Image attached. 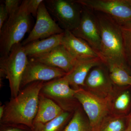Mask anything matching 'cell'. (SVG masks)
Here are the masks:
<instances>
[{"instance_id": "cell-22", "label": "cell", "mask_w": 131, "mask_h": 131, "mask_svg": "<svg viewBox=\"0 0 131 131\" xmlns=\"http://www.w3.org/2000/svg\"><path fill=\"white\" fill-rule=\"evenodd\" d=\"M79 107L74 111L73 116L63 131H93L89 121L86 118Z\"/></svg>"}, {"instance_id": "cell-16", "label": "cell", "mask_w": 131, "mask_h": 131, "mask_svg": "<svg viewBox=\"0 0 131 131\" xmlns=\"http://www.w3.org/2000/svg\"><path fill=\"white\" fill-rule=\"evenodd\" d=\"M64 112L56 103L40 93L37 113L34 121L33 125L49 122L56 118Z\"/></svg>"}, {"instance_id": "cell-11", "label": "cell", "mask_w": 131, "mask_h": 131, "mask_svg": "<svg viewBox=\"0 0 131 131\" xmlns=\"http://www.w3.org/2000/svg\"><path fill=\"white\" fill-rule=\"evenodd\" d=\"M66 74L61 69L29 59V62L21 80L20 90L33 82H48L64 77Z\"/></svg>"}, {"instance_id": "cell-4", "label": "cell", "mask_w": 131, "mask_h": 131, "mask_svg": "<svg viewBox=\"0 0 131 131\" xmlns=\"http://www.w3.org/2000/svg\"><path fill=\"white\" fill-rule=\"evenodd\" d=\"M28 62L21 43L15 45L8 55L1 57V78L8 80L11 98L17 96L20 91L21 80Z\"/></svg>"}, {"instance_id": "cell-26", "label": "cell", "mask_w": 131, "mask_h": 131, "mask_svg": "<svg viewBox=\"0 0 131 131\" xmlns=\"http://www.w3.org/2000/svg\"><path fill=\"white\" fill-rule=\"evenodd\" d=\"M43 2L42 0H28L27 9L29 14L34 17L37 16L39 6Z\"/></svg>"}, {"instance_id": "cell-31", "label": "cell", "mask_w": 131, "mask_h": 131, "mask_svg": "<svg viewBox=\"0 0 131 131\" xmlns=\"http://www.w3.org/2000/svg\"><path fill=\"white\" fill-rule=\"evenodd\" d=\"M124 131H130L129 130V129H127H127H126V130H125Z\"/></svg>"}, {"instance_id": "cell-25", "label": "cell", "mask_w": 131, "mask_h": 131, "mask_svg": "<svg viewBox=\"0 0 131 131\" xmlns=\"http://www.w3.org/2000/svg\"><path fill=\"white\" fill-rule=\"evenodd\" d=\"M19 0H5L4 4L9 16L17 10L22 2Z\"/></svg>"}, {"instance_id": "cell-21", "label": "cell", "mask_w": 131, "mask_h": 131, "mask_svg": "<svg viewBox=\"0 0 131 131\" xmlns=\"http://www.w3.org/2000/svg\"><path fill=\"white\" fill-rule=\"evenodd\" d=\"M127 116L110 114L103 120L98 131H124L127 127Z\"/></svg>"}, {"instance_id": "cell-15", "label": "cell", "mask_w": 131, "mask_h": 131, "mask_svg": "<svg viewBox=\"0 0 131 131\" xmlns=\"http://www.w3.org/2000/svg\"><path fill=\"white\" fill-rule=\"evenodd\" d=\"M62 44L77 60L101 58L86 41L75 36L71 31H64Z\"/></svg>"}, {"instance_id": "cell-18", "label": "cell", "mask_w": 131, "mask_h": 131, "mask_svg": "<svg viewBox=\"0 0 131 131\" xmlns=\"http://www.w3.org/2000/svg\"><path fill=\"white\" fill-rule=\"evenodd\" d=\"M114 89L110 97L111 113L126 115L131 103L130 92L126 90Z\"/></svg>"}, {"instance_id": "cell-12", "label": "cell", "mask_w": 131, "mask_h": 131, "mask_svg": "<svg viewBox=\"0 0 131 131\" xmlns=\"http://www.w3.org/2000/svg\"><path fill=\"white\" fill-rule=\"evenodd\" d=\"M102 64L90 71L85 80L83 89L100 97L107 98L112 94L114 88L109 73L102 66Z\"/></svg>"}, {"instance_id": "cell-13", "label": "cell", "mask_w": 131, "mask_h": 131, "mask_svg": "<svg viewBox=\"0 0 131 131\" xmlns=\"http://www.w3.org/2000/svg\"><path fill=\"white\" fill-rule=\"evenodd\" d=\"M28 58L51 67L61 69L66 73L72 70L78 61L62 44L45 54Z\"/></svg>"}, {"instance_id": "cell-30", "label": "cell", "mask_w": 131, "mask_h": 131, "mask_svg": "<svg viewBox=\"0 0 131 131\" xmlns=\"http://www.w3.org/2000/svg\"><path fill=\"white\" fill-rule=\"evenodd\" d=\"M127 2L129 3V4L131 6V0H127Z\"/></svg>"}, {"instance_id": "cell-29", "label": "cell", "mask_w": 131, "mask_h": 131, "mask_svg": "<svg viewBox=\"0 0 131 131\" xmlns=\"http://www.w3.org/2000/svg\"><path fill=\"white\" fill-rule=\"evenodd\" d=\"M127 129L131 131V113L129 116H127Z\"/></svg>"}, {"instance_id": "cell-27", "label": "cell", "mask_w": 131, "mask_h": 131, "mask_svg": "<svg viewBox=\"0 0 131 131\" xmlns=\"http://www.w3.org/2000/svg\"><path fill=\"white\" fill-rule=\"evenodd\" d=\"M8 17L9 15L5 5L4 4H1L0 6V30L2 28Z\"/></svg>"}, {"instance_id": "cell-1", "label": "cell", "mask_w": 131, "mask_h": 131, "mask_svg": "<svg viewBox=\"0 0 131 131\" xmlns=\"http://www.w3.org/2000/svg\"><path fill=\"white\" fill-rule=\"evenodd\" d=\"M45 82L31 83L20 90L18 94L5 104L0 123L22 124L33 128L38 107L40 90Z\"/></svg>"}, {"instance_id": "cell-10", "label": "cell", "mask_w": 131, "mask_h": 131, "mask_svg": "<svg viewBox=\"0 0 131 131\" xmlns=\"http://www.w3.org/2000/svg\"><path fill=\"white\" fill-rule=\"evenodd\" d=\"M36 17L37 20L35 26L28 37L21 43L22 45L64 32V30L51 18L44 1L40 5Z\"/></svg>"}, {"instance_id": "cell-9", "label": "cell", "mask_w": 131, "mask_h": 131, "mask_svg": "<svg viewBox=\"0 0 131 131\" xmlns=\"http://www.w3.org/2000/svg\"><path fill=\"white\" fill-rule=\"evenodd\" d=\"M80 24L71 31L75 36L83 39L99 54L100 50V31L97 17L92 10L82 6Z\"/></svg>"}, {"instance_id": "cell-6", "label": "cell", "mask_w": 131, "mask_h": 131, "mask_svg": "<svg viewBox=\"0 0 131 131\" xmlns=\"http://www.w3.org/2000/svg\"><path fill=\"white\" fill-rule=\"evenodd\" d=\"M73 89L64 77L45 82L40 94L51 99L64 111L72 112L79 107Z\"/></svg>"}, {"instance_id": "cell-3", "label": "cell", "mask_w": 131, "mask_h": 131, "mask_svg": "<svg viewBox=\"0 0 131 131\" xmlns=\"http://www.w3.org/2000/svg\"><path fill=\"white\" fill-rule=\"evenodd\" d=\"M28 0L22 1L18 9L9 15L0 30L1 57L9 54L15 45L20 43L30 28V15L27 9Z\"/></svg>"}, {"instance_id": "cell-7", "label": "cell", "mask_w": 131, "mask_h": 131, "mask_svg": "<svg viewBox=\"0 0 131 131\" xmlns=\"http://www.w3.org/2000/svg\"><path fill=\"white\" fill-rule=\"evenodd\" d=\"M45 2L47 9L64 31H71L79 25L82 8H80L81 5L75 1L49 0Z\"/></svg>"}, {"instance_id": "cell-19", "label": "cell", "mask_w": 131, "mask_h": 131, "mask_svg": "<svg viewBox=\"0 0 131 131\" xmlns=\"http://www.w3.org/2000/svg\"><path fill=\"white\" fill-rule=\"evenodd\" d=\"M105 64L113 84L118 87L131 86V74L127 66L115 63Z\"/></svg>"}, {"instance_id": "cell-20", "label": "cell", "mask_w": 131, "mask_h": 131, "mask_svg": "<svg viewBox=\"0 0 131 131\" xmlns=\"http://www.w3.org/2000/svg\"><path fill=\"white\" fill-rule=\"evenodd\" d=\"M74 112L64 111L58 117L49 122L35 124L33 131H63Z\"/></svg>"}, {"instance_id": "cell-8", "label": "cell", "mask_w": 131, "mask_h": 131, "mask_svg": "<svg viewBox=\"0 0 131 131\" xmlns=\"http://www.w3.org/2000/svg\"><path fill=\"white\" fill-rule=\"evenodd\" d=\"M82 6L108 15L119 25L131 20V6L127 0H77Z\"/></svg>"}, {"instance_id": "cell-14", "label": "cell", "mask_w": 131, "mask_h": 131, "mask_svg": "<svg viewBox=\"0 0 131 131\" xmlns=\"http://www.w3.org/2000/svg\"><path fill=\"white\" fill-rule=\"evenodd\" d=\"M103 63L100 57L78 60L72 70L64 77L73 89L83 88L85 80L90 71Z\"/></svg>"}, {"instance_id": "cell-5", "label": "cell", "mask_w": 131, "mask_h": 131, "mask_svg": "<svg viewBox=\"0 0 131 131\" xmlns=\"http://www.w3.org/2000/svg\"><path fill=\"white\" fill-rule=\"evenodd\" d=\"M111 95L102 98L83 88L76 90L75 98L87 115L93 131H98L104 119L111 114Z\"/></svg>"}, {"instance_id": "cell-28", "label": "cell", "mask_w": 131, "mask_h": 131, "mask_svg": "<svg viewBox=\"0 0 131 131\" xmlns=\"http://www.w3.org/2000/svg\"><path fill=\"white\" fill-rule=\"evenodd\" d=\"M5 104L2 105L0 106V120L3 117L5 112Z\"/></svg>"}, {"instance_id": "cell-23", "label": "cell", "mask_w": 131, "mask_h": 131, "mask_svg": "<svg viewBox=\"0 0 131 131\" xmlns=\"http://www.w3.org/2000/svg\"><path fill=\"white\" fill-rule=\"evenodd\" d=\"M119 25L122 31L126 60L127 63L131 66V20Z\"/></svg>"}, {"instance_id": "cell-24", "label": "cell", "mask_w": 131, "mask_h": 131, "mask_svg": "<svg viewBox=\"0 0 131 131\" xmlns=\"http://www.w3.org/2000/svg\"><path fill=\"white\" fill-rule=\"evenodd\" d=\"M0 131H33V130L22 124L0 123Z\"/></svg>"}, {"instance_id": "cell-2", "label": "cell", "mask_w": 131, "mask_h": 131, "mask_svg": "<svg viewBox=\"0 0 131 131\" xmlns=\"http://www.w3.org/2000/svg\"><path fill=\"white\" fill-rule=\"evenodd\" d=\"M95 12L101 34L99 55L103 63H115L127 66L119 24L106 15Z\"/></svg>"}, {"instance_id": "cell-17", "label": "cell", "mask_w": 131, "mask_h": 131, "mask_svg": "<svg viewBox=\"0 0 131 131\" xmlns=\"http://www.w3.org/2000/svg\"><path fill=\"white\" fill-rule=\"evenodd\" d=\"M64 33L43 39L35 40L23 46L25 52L28 58L47 53L62 44Z\"/></svg>"}]
</instances>
